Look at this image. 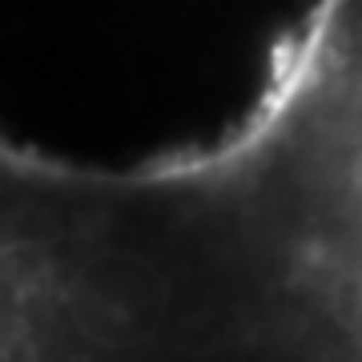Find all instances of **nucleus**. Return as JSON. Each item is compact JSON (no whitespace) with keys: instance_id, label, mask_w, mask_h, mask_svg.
<instances>
[{"instance_id":"obj_1","label":"nucleus","mask_w":362,"mask_h":362,"mask_svg":"<svg viewBox=\"0 0 362 362\" xmlns=\"http://www.w3.org/2000/svg\"><path fill=\"white\" fill-rule=\"evenodd\" d=\"M258 362H362V0H310L238 125L161 161Z\"/></svg>"},{"instance_id":"obj_2","label":"nucleus","mask_w":362,"mask_h":362,"mask_svg":"<svg viewBox=\"0 0 362 362\" xmlns=\"http://www.w3.org/2000/svg\"><path fill=\"white\" fill-rule=\"evenodd\" d=\"M57 177H61V165L40 161L37 153H25L0 137V258L25 246L40 230Z\"/></svg>"}]
</instances>
